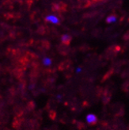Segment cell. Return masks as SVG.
Listing matches in <instances>:
<instances>
[{
  "label": "cell",
  "mask_w": 129,
  "mask_h": 130,
  "mask_svg": "<svg viewBox=\"0 0 129 130\" xmlns=\"http://www.w3.org/2000/svg\"><path fill=\"white\" fill-rule=\"evenodd\" d=\"M86 121L89 125H96L98 123V118L94 114H89L86 116Z\"/></svg>",
  "instance_id": "1"
},
{
  "label": "cell",
  "mask_w": 129,
  "mask_h": 130,
  "mask_svg": "<svg viewBox=\"0 0 129 130\" xmlns=\"http://www.w3.org/2000/svg\"><path fill=\"white\" fill-rule=\"evenodd\" d=\"M46 20L48 21V22H51L54 24H58L59 23V19H58L56 17L53 16V15H50V16H48L46 18Z\"/></svg>",
  "instance_id": "3"
},
{
  "label": "cell",
  "mask_w": 129,
  "mask_h": 130,
  "mask_svg": "<svg viewBox=\"0 0 129 130\" xmlns=\"http://www.w3.org/2000/svg\"><path fill=\"white\" fill-rule=\"evenodd\" d=\"M62 41L63 44H65L66 45L69 44L70 43V41H71V37L69 36V35H63L62 37Z\"/></svg>",
  "instance_id": "2"
},
{
  "label": "cell",
  "mask_w": 129,
  "mask_h": 130,
  "mask_svg": "<svg viewBox=\"0 0 129 130\" xmlns=\"http://www.w3.org/2000/svg\"><path fill=\"white\" fill-rule=\"evenodd\" d=\"M43 62H44V64H45V65H50L51 63V60L49 59V58H44Z\"/></svg>",
  "instance_id": "6"
},
{
  "label": "cell",
  "mask_w": 129,
  "mask_h": 130,
  "mask_svg": "<svg viewBox=\"0 0 129 130\" xmlns=\"http://www.w3.org/2000/svg\"><path fill=\"white\" fill-rule=\"evenodd\" d=\"M1 99H2V97H1V96H0V100H1Z\"/></svg>",
  "instance_id": "7"
},
{
  "label": "cell",
  "mask_w": 129,
  "mask_h": 130,
  "mask_svg": "<svg viewBox=\"0 0 129 130\" xmlns=\"http://www.w3.org/2000/svg\"><path fill=\"white\" fill-rule=\"evenodd\" d=\"M116 21H117V17H116L115 15H110L106 20V22L108 23H112V22H114Z\"/></svg>",
  "instance_id": "4"
},
{
  "label": "cell",
  "mask_w": 129,
  "mask_h": 130,
  "mask_svg": "<svg viewBox=\"0 0 129 130\" xmlns=\"http://www.w3.org/2000/svg\"><path fill=\"white\" fill-rule=\"evenodd\" d=\"M49 117H50L51 119L54 120L56 118V113L55 111H53V110H51V111L49 112Z\"/></svg>",
  "instance_id": "5"
}]
</instances>
